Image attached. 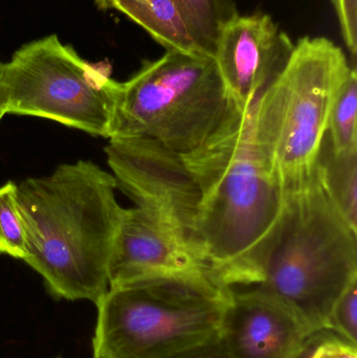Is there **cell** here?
<instances>
[{
    "mask_svg": "<svg viewBox=\"0 0 357 358\" xmlns=\"http://www.w3.org/2000/svg\"><path fill=\"white\" fill-rule=\"evenodd\" d=\"M252 108L237 111L205 146L182 155L201 189L197 235L230 288L261 282L287 210V193L252 141Z\"/></svg>",
    "mask_w": 357,
    "mask_h": 358,
    "instance_id": "1",
    "label": "cell"
},
{
    "mask_svg": "<svg viewBox=\"0 0 357 358\" xmlns=\"http://www.w3.org/2000/svg\"><path fill=\"white\" fill-rule=\"evenodd\" d=\"M115 176L88 161L63 164L18 185L27 231L23 261L63 300L96 303L109 288L108 263L124 208Z\"/></svg>",
    "mask_w": 357,
    "mask_h": 358,
    "instance_id": "2",
    "label": "cell"
},
{
    "mask_svg": "<svg viewBox=\"0 0 357 358\" xmlns=\"http://www.w3.org/2000/svg\"><path fill=\"white\" fill-rule=\"evenodd\" d=\"M287 210L258 287L291 311L312 334L328 331L340 296L357 281V231L312 176L286 192Z\"/></svg>",
    "mask_w": 357,
    "mask_h": 358,
    "instance_id": "3",
    "label": "cell"
},
{
    "mask_svg": "<svg viewBox=\"0 0 357 358\" xmlns=\"http://www.w3.org/2000/svg\"><path fill=\"white\" fill-rule=\"evenodd\" d=\"M350 67L328 38H302L286 69L252 106V141L285 192L316 174L331 109Z\"/></svg>",
    "mask_w": 357,
    "mask_h": 358,
    "instance_id": "4",
    "label": "cell"
},
{
    "mask_svg": "<svg viewBox=\"0 0 357 358\" xmlns=\"http://www.w3.org/2000/svg\"><path fill=\"white\" fill-rule=\"evenodd\" d=\"M234 288L205 278L111 286L96 303L94 358H161L217 338Z\"/></svg>",
    "mask_w": 357,
    "mask_h": 358,
    "instance_id": "5",
    "label": "cell"
},
{
    "mask_svg": "<svg viewBox=\"0 0 357 358\" xmlns=\"http://www.w3.org/2000/svg\"><path fill=\"white\" fill-rule=\"evenodd\" d=\"M238 108L213 57L166 52L119 84L109 140L150 138L178 155H190Z\"/></svg>",
    "mask_w": 357,
    "mask_h": 358,
    "instance_id": "6",
    "label": "cell"
},
{
    "mask_svg": "<svg viewBox=\"0 0 357 358\" xmlns=\"http://www.w3.org/2000/svg\"><path fill=\"white\" fill-rule=\"evenodd\" d=\"M119 84L57 35L29 42L0 62L8 113L43 117L108 140Z\"/></svg>",
    "mask_w": 357,
    "mask_h": 358,
    "instance_id": "7",
    "label": "cell"
},
{
    "mask_svg": "<svg viewBox=\"0 0 357 358\" xmlns=\"http://www.w3.org/2000/svg\"><path fill=\"white\" fill-rule=\"evenodd\" d=\"M105 153L117 187L203 252L197 235L201 189L182 155L146 138H110Z\"/></svg>",
    "mask_w": 357,
    "mask_h": 358,
    "instance_id": "8",
    "label": "cell"
},
{
    "mask_svg": "<svg viewBox=\"0 0 357 358\" xmlns=\"http://www.w3.org/2000/svg\"><path fill=\"white\" fill-rule=\"evenodd\" d=\"M155 277L221 283L201 250L173 225L143 206L124 208L109 259V287Z\"/></svg>",
    "mask_w": 357,
    "mask_h": 358,
    "instance_id": "9",
    "label": "cell"
},
{
    "mask_svg": "<svg viewBox=\"0 0 357 358\" xmlns=\"http://www.w3.org/2000/svg\"><path fill=\"white\" fill-rule=\"evenodd\" d=\"M295 43L266 14L237 16L220 34L216 64L231 99L253 106L286 69Z\"/></svg>",
    "mask_w": 357,
    "mask_h": 358,
    "instance_id": "10",
    "label": "cell"
},
{
    "mask_svg": "<svg viewBox=\"0 0 357 358\" xmlns=\"http://www.w3.org/2000/svg\"><path fill=\"white\" fill-rule=\"evenodd\" d=\"M218 336L231 358H307L318 338L258 286L233 290Z\"/></svg>",
    "mask_w": 357,
    "mask_h": 358,
    "instance_id": "11",
    "label": "cell"
},
{
    "mask_svg": "<svg viewBox=\"0 0 357 358\" xmlns=\"http://www.w3.org/2000/svg\"><path fill=\"white\" fill-rule=\"evenodd\" d=\"M112 8L138 23L166 52L203 54L173 0H115Z\"/></svg>",
    "mask_w": 357,
    "mask_h": 358,
    "instance_id": "12",
    "label": "cell"
},
{
    "mask_svg": "<svg viewBox=\"0 0 357 358\" xmlns=\"http://www.w3.org/2000/svg\"><path fill=\"white\" fill-rule=\"evenodd\" d=\"M316 176L327 197L357 231V149L335 150L326 134L316 161Z\"/></svg>",
    "mask_w": 357,
    "mask_h": 358,
    "instance_id": "13",
    "label": "cell"
},
{
    "mask_svg": "<svg viewBox=\"0 0 357 358\" xmlns=\"http://www.w3.org/2000/svg\"><path fill=\"white\" fill-rule=\"evenodd\" d=\"M203 54L213 57L222 29L239 16L234 0H173Z\"/></svg>",
    "mask_w": 357,
    "mask_h": 358,
    "instance_id": "14",
    "label": "cell"
},
{
    "mask_svg": "<svg viewBox=\"0 0 357 358\" xmlns=\"http://www.w3.org/2000/svg\"><path fill=\"white\" fill-rule=\"evenodd\" d=\"M329 141L337 151L357 149V75L350 67L335 96L329 119Z\"/></svg>",
    "mask_w": 357,
    "mask_h": 358,
    "instance_id": "15",
    "label": "cell"
},
{
    "mask_svg": "<svg viewBox=\"0 0 357 358\" xmlns=\"http://www.w3.org/2000/svg\"><path fill=\"white\" fill-rule=\"evenodd\" d=\"M27 250V231L19 206L18 185L8 181L0 187V254L23 260Z\"/></svg>",
    "mask_w": 357,
    "mask_h": 358,
    "instance_id": "16",
    "label": "cell"
},
{
    "mask_svg": "<svg viewBox=\"0 0 357 358\" xmlns=\"http://www.w3.org/2000/svg\"><path fill=\"white\" fill-rule=\"evenodd\" d=\"M328 331L356 346L357 281L345 290L333 306L329 317Z\"/></svg>",
    "mask_w": 357,
    "mask_h": 358,
    "instance_id": "17",
    "label": "cell"
},
{
    "mask_svg": "<svg viewBox=\"0 0 357 358\" xmlns=\"http://www.w3.org/2000/svg\"><path fill=\"white\" fill-rule=\"evenodd\" d=\"M339 19L342 37L352 58L357 52V0H333Z\"/></svg>",
    "mask_w": 357,
    "mask_h": 358,
    "instance_id": "18",
    "label": "cell"
},
{
    "mask_svg": "<svg viewBox=\"0 0 357 358\" xmlns=\"http://www.w3.org/2000/svg\"><path fill=\"white\" fill-rule=\"evenodd\" d=\"M161 358H231L219 336L198 346Z\"/></svg>",
    "mask_w": 357,
    "mask_h": 358,
    "instance_id": "19",
    "label": "cell"
},
{
    "mask_svg": "<svg viewBox=\"0 0 357 358\" xmlns=\"http://www.w3.org/2000/svg\"><path fill=\"white\" fill-rule=\"evenodd\" d=\"M331 351L335 358H357V348L339 336H331Z\"/></svg>",
    "mask_w": 357,
    "mask_h": 358,
    "instance_id": "20",
    "label": "cell"
},
{
    "mask_svg": "<svg viewBox=\"0 0 357 358\" xmlns=\"http://www.w3.org/2000/svg\"><path fill=\"white\" fill-rule=\"evenodd\" d=\"M324 334L325 332H322L318 334L316 344L307 358H335L330 347L331 336L324 338Z\"/></svg>",
    "mask_w": 357,
    "mask_h": 358,
    "instance_id": "21",
    "label": "cell"
},
{
    "mask_svg": "<svg viewBox=\"0 0 357 358\" xmlns=\"http://www.w3.org/2000/svg\"><path fill=\"white\" fill-rule=\"evenodd\" d=\"M6 113H8V108H6V98H4L3 94L0 90V121H1L2 117Z\"/></svg>",
    "mask_w": 357,
    "mask_h": 358,
    "instance_id": "22",
    "label": "cell"
},
{
    "mask_svg": "<svg viewBox=\"0 0 357 358\" xmlns=\"http://www.w3.org/2000/svg\"><path fill=\"white\" fill-rule=\"evenodd\" d=\"M115 1V0H94L98 8H102V10L112 8V4Z\"/></svg>",
    "mask_w": 357,
    "mask_h": 358,
    "instance_id": "23",
    "label": "cell"
}]
</instances>
